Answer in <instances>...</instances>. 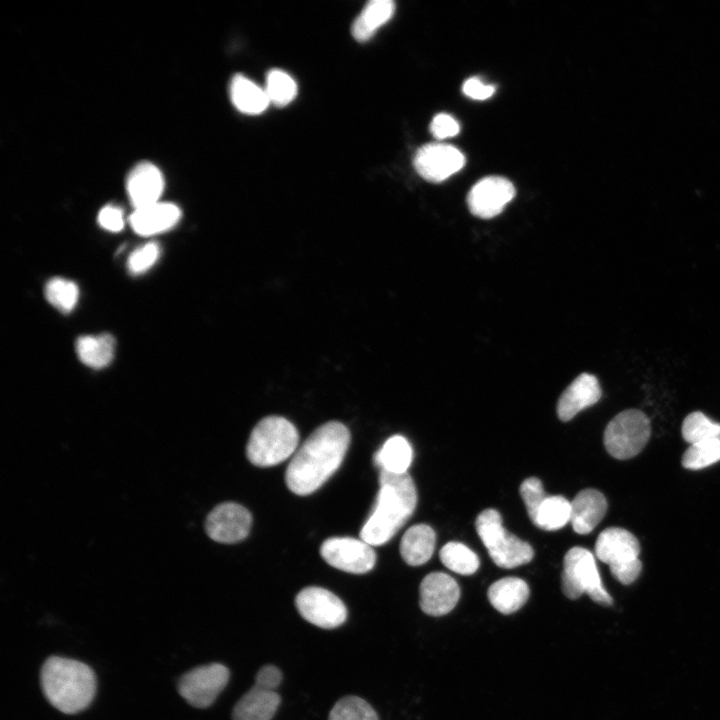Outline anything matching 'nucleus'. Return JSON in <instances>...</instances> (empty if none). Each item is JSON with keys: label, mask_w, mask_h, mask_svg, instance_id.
Masks as SVG:
<instances>
[{"label": "nucleus", "mask_w": 720, "mask_h": 720, "mask_svg": "<svg viewBox=\"0 0 720 720\" xmlns=\"http://www.w3.org/2000/svg\"><path fill=\"white\" fill-rule=\"evenodd\" d=\"M491 605L500 613L508 615L519 610L528 600V584L518 577L497 580L488 589Z\"/></svg>", "instance_id": "obj_21"}, {"label": "nucleus", "mask_w": 720, "mask_h": 720, "mask_svg": "<svg viewBox=\"0 0 720 720\" xmlns=\"http://www.w3.org/2000/svg\"><path fill=\"white\" fill-rule=\"evenodd\" d=\"M651 433L649 418L638 409H627L617 414L606 426L604 446L616 459L626 460L639 454Z\"/></svg>", "instance_id": "obj_8"}, {"label": "nucleus", "mask_w": 720, "mask_h": 720, "mask_svg": "<svg viewBox=\"0 0 720 720\" xmlns=\"http://www.w3.org/2000/svg\"><path fill=\"white\" fill-rule=\"evenodd\" d=\"M395 3L391 0L369 1L352 25V35L360 42L369 40L393 16Z\"/></svg>", "instance_id": "obj_23"}, {"label": "nucleus", "mask_w": 720, "mask_h": 720, "mask_svg": "<svg viewBox=\"0 0 720 720\" xmlns=\"http://www.w3.org/2000/svg\"><path fill=\"white\" fill-rule=\"evenodd\" d=\"M571 502L561 495H547L531 520L540 529L553 531L570 522Z\"/></svg>", "instance_id": "obj_27"}, {"label": "nucleus", "mask_w": 720, "mask_h": 720, "mask_svg": "<svg viewBox=\"0 0 720 720\" xmlns=\"http://www.w3.org/2000/svg\"><path fill=\"white\" fill-rule=\"evenodd\" d=\"M463 93L474 100H485L495 92V86L485 84L477 77L467 79L462 86Z\"/></svg>", "instance_id": "obj_38"}, {"label": "nucleus", "mask_w": 720, "mask_h": 720, "mask_svg": "<svg viewBox=\"0 0 720 720\" xmlns=\"http://www.w3.org/2000/svg\"><path fill=\"white\" fill-rule=\"evenodd\" d=\"M295 604L306 621L323 629L339 627L347 618V609L342 600L321 587L302 589L296 596Z\"/></svg>", "instance_id": "obj_10"}, {"label": "nucleus", "mask_w": 720, "mask_h": 720, "mask_svg": "<svg viewBox=\"0 0 720 720\" xmlns=\"http://www.w3.org/2000/svg\"><path fill=\"white\" fill-rule=\"evenodd\" d=\"M436 535L426 524H417L406 530L400 542V553L404 561L411 566L426 563L435 548Z\"/></svg>", "instance_id": "obj_22"}, {"label": "nucleus", "mask_w": 720, "mask_h": 720, "mask_svg": "<svg viewBox=\"0 0 720 720\" xmlns=\"http://www.w3.org/2000/svg\"><path fill=\"white\" fill-rule=\"evenodd\" d=\"M607 507V500L600 491H580L571 502L570 522L573 530L581 535L590 533L605 516Z\"/></svg>", "instance_id": "obj_20"}, {"label": "nucleus", "mask_w": 720, "mask_h": 720, "mask_svg": "<svg viewBox=\"0 0 720 720\" xmlns=\"http://www.w3.org/2000/svg\"><path fill=\"white\" fill-rule=\"evenodd\" d=\"M126 188L134 208L145 207L159 201L164 190V178L155 165L142 162L130 171Z\"/></svg>", "instance_id": "obj_17"}, {"label": "nucleus", "mask_w": 720, "mask_h": 720, "mask_svg": "<svg viewBox=\"0 0 720 720\" xmlns=\"http://www.w3.org/2000/svg\"><path fill=\"white\" fill-rule=\"evenodd\" d=\"M520 494L525 504L528 516L532 520L538 507L547 496L542 482L536 477L525 479L520 486Z\"/></svg>", "instance_id": "obj_35"}, {"label": "nucleus", "mask_w": 720, "mask_h": 720, "mask_svg": "<svg viewBox=\"0 0 720 720\" xmlns=\"http://www.w3.org/2000/svg\"><path fill=\"white\" fill-rule=\"evenodd\" d=\"M320 554L332 567L353 574L367 573L376 563L372 546L350 537L328 538L322 543Z\"/></svg>", "instance_id": "obj_11"}, {"label": "nucleus", "mask_w": 720, "mask_h": 720, "mask_svg": "<svg viewBox=\"0 0 720 720\" xmlns=\"http://www.w3.org/2000/svg\"><path fill=\"white\" fill-rule=\"evenodd\" d=\"M601 397L598 379L589 373H581L563 391L557 403L560 420H571L583 409L594 405Z\"/></svg>", "instance_id": "obj_16"}, {"label": "nucleus", "mask_w": 720, "mask_h": 720, "mask_svg": "<svg viewBox=\"0 0 720 720\" xmlns=\"http://www.w3.org/2000/svg\"><path fill=\"white\" fill-rule=\"evenodd\" d=\"M681 431L684 440L691 445L720 438V423L711 420L700 411H695L685 417Z\"/></svg>", "instance_id": "obj_29"}, {"label": "nucleus", "mask_w": 720, "mask_h": 720, "mask_svg": "<svg viewBox=\"0 0 720 720\" xmlns=\"http://www.w3.org/2000/svg\"><path fill=\"white\" fill-rule=\"evenodd\" d=\"M373 510L364 523L360 537L371 546L387 543L413 514L417 491L411 476L384 470Z\"/></svg>", "instance_id": "obj_2"}, {"label": "nucleus", "mask_w": 720, "mask_h": 720, "mask_svg": "<svg viewBox=\"0 0 720 720\" xmlns=\"http://www.w3.org/2000/svg\"><path fill=\"white\" fill-rule=\"evenodd\" d=\"M561 588L569 599L586 593L594 602L610 606L613 599L604 588L594 555L583 547H573L564 556Z\"/></svg>", "instance_id": "obj_7"}, {"label": "nucleus", "mask_w": 720, "mask_h": 720, "mask_svg": "<svg viewBox=\"0 0 720 720\" xmlns=\"http://www.w3.org/2000/svg\"><path fill=\"white\" fill-rule=\"evenodd\" d=\"M475 527L491 559L500 568H515L532 560L533 548L503 527L497 510H483L476 518Z\"/></svg>", "instance_id": "obj_5"}, {"label": "nucleus", "mask_w": 720, "mask_h": 720, "mask_svg": "<svg viewBox=\"0 0 720 720\" xmlns=\"http://www.w3.org/2000/svg\"><path fill=\"white\" fill-rule=\"evenodd\" d=\"M458 122L450 115L441 113L436 115L430 124V131L437 139L450 138L459 133Z\"/></svg>", "instance_id": "obj_36"}, {"label": "nucleus", "mask_w": 720, "mask_h": 720, "mask_svg": "<svg viewBox=\"0 0 720 720\" xmlns=\"http://www.w3.org/2000/svg\"><path fill=\"white\" fill-rule=\"evenodd\" d=\"M465 164V157L454 146L430 143L422 146L414 157L419 175L430 182H441L455 174Z\"/></svg>", "instance_id": "obj_14"}, {"label": "nucleus", "mask_w": 720, "mask_h": 720, "mask_svg": "<svg viewBox=\"0 0 720 720\" xmlns=\"http://www.w3.org/2000/svg\"><path fill=\"white\" fill-rule=\"evenodd\" d=\"M264 89L270 103L276 106L288 105L297 95L295 80L280 69H272L268 72Z\"/></svg>", "instance_id": "obj_30"}, {"label": "nucleus", "mask_w": 720, "mask_h": 720, "mask_svg": "<svg viewBox=\"0 0 720 720\" xmlns=\"http://www.w3.org/2000/svg\"><path fill=\"white\" fill-rule=\"evenodd\" d=\"M282 681V672L274 665H265L259 669L255 677V684L276 689Z\"/></svg>", "instance_id": "obj_39"}, {"label": "nucleus", "mask_w": 720, "mask_h": 720, "mask_svg": "<svg viewBox=\"0 0 720 720\" xmlns=\"http://www.w3.org/2000/svg\"><path fill=\"white\" fill-rule=\"evenodd\" d=\"M639 554L638 539L620 527L604 529L595 544L596 557L608 564L613 577L624 585L634 582L642 570Z\"/></svg>", "instance_id": "obj_6"}, {"label": "nucleus", "mask_w": 720, "mask_h": 720, "mask_svg": "<svg viewBox=\"0 0 720 720\" xmlns=\"http://www.w3.org/2000/svg\"><path fill=\"white\" fill-rule=\"evenodd\" d=\"M413 458L409 441L402 435L388 438L374 455V463L381 470L391 473H406Z\"/></svg>", "instance_id": "obj_25"}, {"label": "nucleus", "mask_w": 720, "mask_h": 720, "mask_svg": "<svg viewBox=\"0 0 720 720\" xmlns=\"http://www.w3.org/2000/svg\"><path fill=\"white\" fill-rule=\"evenodd\" d=\"M230 677L228 668L220 663L196 667L178 681V692L196 708L210 706L225 688Z\"/></svg>", "instance_id": "obj_9"}, {"label": "nucleus", "mask_w": 720, "mask_h": 720, "mask_svg": "<svg viewBox=\"0 0 720 720\" xmlns=\"http://www.w3.org/2000/svg\"><path fill=\"white\" fill-rule=\"evenodd\" d=\"M76 353L82 363L99 369L107 366L114 357L115 340L110 334L86 335L79 337L75 344Z\"/></svg>", "instance_id": "obj_26"}, {"label": "nucleus", "mask_w": 720, "mask_h": 720, "mask_svg": "<svg viewBox=\"0 0 720 720\" xmlns=\"http://www.w3.org/2000/svg\"><path fill=\"white\" fill-rule=\"evenodd\" d=\"M328 720H379L376 711L364 699L350 695L338 700Z\"/></svg>", "instance_id": "obj_33"}, {"label": "nucleus", "mask_w": 720, "mask_h": 720, "mask_svg": "<svg viewBox=\"0 0 720 720\" xmlns=\"http://www.w3.org/2000/svg\"><path fill=\"white\" fill-rule=\"evenodd\" d=\"M159 254V245L156 242H148L130 254L127 267L132 274L144 273L155 264Z\"/></svg>", "instance_id": "obj_34"}, {"label": "nucleus", "mask_w": 720, "mask_h": 720, "mask_svg": "<svg viewBox=\"0 0 720 720\" xmlns=\"http://www.w3.org/2000/svg\"><path fill=\"white\" fill-rule=\"evenodd\" d=\"M98 222L102 228L118 232L124 227L123 212L114 205L105 206L98 214Z\"/></svg>", "instance_id": "obj_37"}, {"label": "nucleus", "mask_w": 720, "mask_h": 720, "mask_svg": "<svg viewBox=\"0 0 720 720\" xmlns=\"http://www.w3.org/2000/svg\"><path fill=\"white\" fill-rule=\"evenodd\" d=\"M45 297L56 309L62 313H68L77 304L79 289L73 281L56 277L47 282Z\"/></svg>", "instance_id": "obj_31"}, {"label": "nucleus", "mask_w": 720, "mask_h": 720, "mask_svg": "<svg viewBox=\"0 0 720 720\" xmlns=\"http://www.w3.org/2000/svg\"><path fill=\"white\" fill-rule=\"evenodd\" d=\"M421 610L430 616L449 613L457 604L460 588L448 574L433 572L423 578L419 588Z\"/></svg>", "instance_id": "obj_15"}, {"label": "nucleus", "mask_w": 720, "mask_h": 720, "mask_svg": "<svg viewBox=\"0 0 720 720\" xmlns=\"http://www.w3.org/2000/svg\"><path fill=\"white\" fill-rule=\"evenodd\" d=\"M281 702L274 689L255 684L235 704L232 720H271Z\"/></svg>", "instance_id": "obj_19"}, {"label": "nucleus", "mask_w": 720, "mask_h": 720, "mask_svg": "<svg viewBox=\"0 0 720 720\" xmlns=\"http://www.w3.org/2000/svg\"><path fill=\"white\" fill-rule=\"evenodd\" d=\"M439 557L448 569L461 575H471L479 567L477 554L460 542L446 543L440 550Z\"/></svg>", "instance_id": "obj_28"}, {"label": "nucleus", "mask_w": 720, "mask_h": 720, "mask_svg": "<svg viewBox=\"0 0 720 720\" xmlns=\"http://www.w3.org/2000/svg\"><path fill=\"white\" fill-rule=\"evenodd\" d=\"M40 682L49 703L66 714L87 708L96 691L95 674L88 665L59 656L46 659Z\"/></svg>", "instance_id": "obj_3"}, {"label": "nucleus", "mask_w": 720, "mask_h": 720, "mask_svg": "<svg viewBox=\"0 0 720 720\" xmlns=\"http://www.w3.org/2000/svg\"><path fill=\"white\" fill-rule=\"evenodd\" d=\"M720 461V438L691 444L684 452L681 463L686 469L698 470Z\"/></svg>", "instance_id": "obj_32"}, {"label": "nucleus", "mask_w": 720, "mask_h": 720, "mask_svg": "<svg viewBox=\"0 0 720 720\" xmlns=\"http://www.w3.org/2000/svg\"><path fill=\"white\" fill-rule=\"evenodd\" d=\"M251 525L252 515L244 506L224 502L214 507L206 517L205 531L212 540L231 544L245 539Z\"/></svg>", "instance_id": "obj_12"}, {"label": "nucleus", "mask_w": 720, "mask_h": 720, "mask_svg": "<svg viewBox=\"0 0 720 720\" xmlns=\"http://www.w3.org/2000/svg\"><path fill=\"white\" fill-rule=\"evenodd\" d=\"M180 217L181 211L175 204L158 201L135 209L129 221L137 234L151 236L169 230Z\"/></svg>", "instance_id": "obj_18"}, {"label": "nucleus", "mask_w": 720, "mask_h": 720, "mask_svg": "<svg viewBox=\"0 0 720 720\" xmlns=\"http://www.w3.org/2000/svg\"><path fill=\"white\" fill-rule=\"evenodd\" d=\"M515 194V187L508 179L489 176L481 179L471 188L467 196V205L476 217L489 219L502 213Z\"/></svg>", "instance_id": "obj_13"}, {"label": "nucleus", "mask_w": 720, "mask_h": 720, "mask_svg": "<svg viewBox=\"0 0 720 720\" xmlns=\"http://www.w3.org/2000/svg\"><path fill=\"white\" fill-rule=\"evenodd\" d=\"M298 441V431L290 421L280 416H268L253 428L246 455L255 466H275L296 452Z\"/></svg>", "instance_id": "obj_4"}, {"label": "nucleus", "mask_w": 720, "mask_h": 720, "mask_svg": "<svg viewBox=\"0 0 720 720\" xmlns=\"http://www.w3.org/2000/svg\"><path fill=\"white\" fill-rule=\"evenodd\" d=\"M229 90L233 105L242 113L257 115L270 104L265 89L241 74L232 78Z\"/></svg>", "instance_id": "obj_24"}, {"label": "nucleus", "mask_w": 720, "mask_h": 720, "mask_svg": "<svg viewBox=\"0 0 720 720\" xmlns=\"http://www.w3.org/2000/svg\"><path fill=\"white\" fill-rule=\"evenodd\" d=\"M349 443L344 424L331 421L318 427L294 453L285 473L287 487L301 496L315 492L339 468Z\"/></svg>", "instance_id": "obj_1"}]
</instances>
